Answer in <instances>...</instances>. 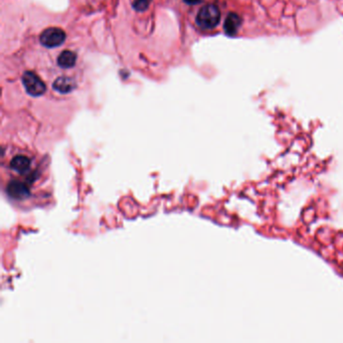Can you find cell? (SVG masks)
Instances as JSON below:
<instances>
[{"instance_id":"9","label":"cell","mask_w":343,"mask_h":343,"mask_svg":"<svg viewBox=\"0 0 343 343\" xmlns=\"http://www.w3.org/2000/svg\"><path fill=\"white\" fill-rule=\"evenodd\" d=\"M152 0H133V7L137 11H145Z\"/></svg>"},{"instance_id":"6","label":"cell","mask_w":343,"mask_h":343,"mask_svg":"<svg viewBox=\"0 0 343 343\" xmlns=\"http://www.w3.org/2000/svg\"><path fill=\"white\" fill-rule=\"evenodd\" d=\"M30 159L24 155H17L10 161V168L20 174L25 173L30 167Z\"/></svg>"},{"instance_id":"4","label":"cell","mask_w":343,"mask_h":343,"mask_svg":"<svg viewBox=\"0 0 343 343\" xmlns=\"http://www.w3.org/2000/svg\"><path fill=\"white\" fill-rule=\"evenodd\" d=\"M7 194L11 199L23 200L28 197L29 189L25 183L13 180L7 185Z\"/></svg>"},{"instance_id":"8","label":"cell","mask_w":343,"mask_h":343,"mask_svg":"<svg viewBox=\"0 0 343 343\" xmlns=\"http://www.w3.org/2000/svg\"><path fill=\"white\" fill-rule=\"evenodd\" d=\"M75 62H77V56L70 51L63 52L58 58V65L64 69L73 67L75 65Z\"/></svg>"},{"instance_id":"1","label":"cell","mask_w":343,"mask_h":343,"mask_svg":"<svg viewBox=\"0 0 343 343\" xmlns=\"http://www.w3.org/2000/svg\"><path fill=\"white\" fill-rule=\"evenodd\" d=\"M219 20H220V10L213 3L205 5L200 10L197 16V23L203 29L214 28L219 23Z\"/></svg>"},{"instance_id":"7","label":"cell","mask_w":343,"mask_h":343,"mask_svg":"<svg viewBox=\"0 0 343 343\" xmlns=\"http://www.w3.org/2000/svg\"><path fill=\"white\" fill-rule=\"evenodd\" d=\"M75 87L72 79L68 77H60L54 83V89L62 94H67L71 92Z\"/></svg>"},{"instance_id":"2","label":"cell","mask_w":343,"mask_h":343,"mask_svg":"<svg viewBox=\"0 0 343 343\" xmlns=\"http://www.w3.org/2000/svg\"><path fill=\"white\" fill-rule=\"evenodd\" d=\"M22 83L26 92L33 97L42 96L46 92V84L33 71H25L22 75Z\"/></svg>"},{"instance_id":"5","label":"cell","mask_w":343,"mask_h":343,"mask_svg":"<svg viewBox=\"0 0 343 343\" xmlns=\"http://www.w3.org/2000/svg\"><path fill=\"white\" fill-rule=\"evenodd\" d=\"M241 25H242V18L237 13L231 12L227 14L224 20L223 29L227 35L234 36L238 33Z\"/></svg>"},{"instance_id":"3","label":"cell","mask_w":343,"mask_h":343,"mask_svg":"<svg viewBox=\"0 0 343 343\" xmlns=\"http://www.w3.org/2000/svg\"><path fill=\"white\" fill-rule=\"evenodd\" d=\"M40 41L46 48H57L66 41V33L59 27H50L43 31Z\"/></svg>"},{"instance_id":"10","label":"cell","mask_w":343,"mask_h":343,"mask_svg":"<svg viewBox=\"0 0 343 343\" xmlns=\"http://www.w3.org/2000/svg\"><path fill=\"white\" fill-rule=\"evenodd\" d=\"M203 1H204V0H184L185 3L190 4V5H196V4L202 3Z\"/></svg>"}]
</instances>
